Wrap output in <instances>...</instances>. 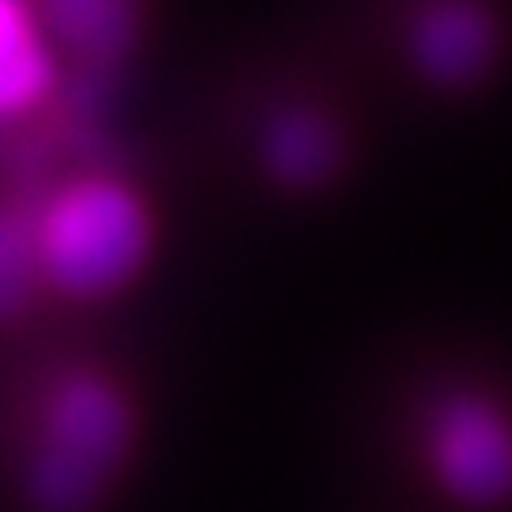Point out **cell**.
<instances>
[{
	"label": "cell",
	"mask_w": 512,
	"mask_h": 512,
	"mask_svg": "<svg viewBox=\"0 0 512 512\" xmlns=\"http://www.w3.org/2000/svg\"><path fill=\"white\" fill-rule=\"evenodd\" d=\"M43 286L94 303L124 291L150 261L154 218L146 197L116 171H77L35 201Z\"/></svg>",
	"instance_id": "cell-1"
},
{
	"label": "cell",
	"mask_w": 512,
	"mask_h": 512,
	"mask_svg": "<svg viewBox=\"0 0 512 512\" xmlns=\"http://www.w3.org/2000/svg\"><path fill=\"white\" fill-rule=\"evenodd\" d=\"M133 448V406L103 372H64L39 397L30 504L39 512H90Z\"/></svg>",
	"instance_id": "cell-2"
},
{
	"label": "cell",
	"mask_w": 512,
	"mask_h": 512,
	"mask_svg": "<svg viewBox=\"0 0 512 512\" xmlns=\"http://www.w3.org/2000/svg\"><path fill=\"white\" fill-rule=\"evenodd\" d=\"M419 457L453 508H512V406L491 389H448L423 410Z\"/></svg>",
	"instance_id": "cell-3"
},
{
	"label": "cell",
	"mask_w": 512,
	"mask_h": 512,
	"mask_svg": "<svg viewBox=\"0 0 512 512\" xmlns=\"http://www.w3.org/2000/svg\"><path fill=\"white\" fill-rule=\"evenodd\" d=\"M504 47L487 0H423L410 18V64L436 90H474Z\"/></svg>",
	"instance_id": "cell-4"
},
{
	"label": "cell",
	"mask_w": 512,
	"mask_h": 512,
	"mask_svg": "<svg viewBox=\"0 0 512 512\" xmlns=\"http://www.w3.org/2000/svg\"><path fill=\"white\" fill-rule=\"evenodd\" d=\"M56 90V43L35 0H0V120L39 111Z\"/></svg>",
	"instance_id": "cell-5"
},
{
	"label": "cell",
	"mask_w": 512,
	"mask_h": 512,
	"mask_svg": "<svg viewBox=\"0 0 512 512\" xmlns=\"http://www.w3.org/2000/svg\"><path fill=\"white\" fill-rule=\"evenodd\" d=\"M56 47L86 64H116L133 52L141 30L137 0H35Z\"/></svg>",
	"instance_id": "cell-6"
},
{
	"label": "cell",
	"mask_w": 512,
	"mask_h": 512,
	"mask_svg": "<svg viewBox=\"0 0 512 512\" xmlns=\"http://www.w3.org/2000/svg\"><path fill=\"white\" fill-rule=\"evenodd\" d=\"M265 163L291 188H316L342 167V133L312 107H291L265 128Z\"/></svg>",
	"instance_id": "cell-7"
},
{
	"label": "cell",
	"mask_w": 512,
	"mask_h": 512,
	"mask_svg": "<svg viewBox=\"0 0 512 512\" xmlns=\"http://www.w3.org/2000/svg\"><path fill=\"white\" fill-rule=\"evenodd\" d=\"M43 286L39 244H35V205L0 201V325L30 308Z\"/></svg>",
	"instance_id": "cell-8"
}]
</instances>
